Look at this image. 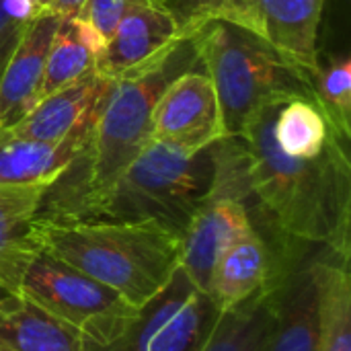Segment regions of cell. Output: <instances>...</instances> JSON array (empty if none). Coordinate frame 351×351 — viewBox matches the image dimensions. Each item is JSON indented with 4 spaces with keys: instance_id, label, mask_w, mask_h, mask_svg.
<instances>
[{
    "instance_id": "obj_1",
    "label": "cell",
    "mask_w": 351,
    "mask_h": 351,
    "mask_svg": "<svg viewBox=\"0 0 351 351\" xmlns=\"http://www.w3.org/2000/svg\"><path fill=\"white\" fill-rule=\"evenodd\" d=\"M280 105L261 109L241 138L253 226L271 251L302 243L351 257V160L333 132L315 158L284 154L274 140Z\"/></svg>"
},
{
    "instance_id": "obj_2",
    "label": "cell",
    "mask_w": 351,
    "mask_h": 351,
    "mask_svg": "<svg viewBox=\"0 0 351 351\" xmlns=\"http://www.w3.org/2000/svg\"><path fill=\"white\" fill-rule=\"evenodd\" d=\"M202 68L189 37L156 60L113 78L82 154L47 189L39 216L76 218L148 144L152 109L171 80Z\"/></svg>"
},
{
    "instance_id": "obj_3",
    "label": "cell",
    "mask_w": 351,
    "mask_h": 351,
    "mask_svg": "<svg viewBox=\"0 0 351 351\" xmlns=\"http://www.w3.org/2000/svg\"><path fill=\"white\" fill-rule=\"evenodd\" d=\"M41 253L86 274L142 308L181 267V237L154 222L43 218L33 222Z\"/></svg>"
},
{
    "instance_id": "obj_4",
    "label": "cell",
    "mask_w": 351,
    "mask_h": 351,
    "mask_svg": "<svg viewBox=\"0 0 351 351\" xmlns=\"http://www.w3.org/2000/svg\"><path fill=\"white\" fill-rule=\"evenodd\" d=\"M187 29L199 66L212 80L224 138H241L247 123L269 105L315 101L313 76L251 31L226 21H204Z\"/></svg>"
},
{
    "instance_id": "obj_5",
    "label": "cell",
    "mask_w": 351,
    "mask_h": 351,
    "mask_svg": "<svg viewBox=\"0 0 351 351\" xmlns=\"http://www.w3.org/2000/svg\"><path fill=\"white\" fill-rule=\"evenodd\" d=\"M214 171V146L187 152L150 140L76 218L154 222L181 237L208 195Z\"/></svg>"
},
{
    "instance_id": "obj_6",
    "label": "cell",
    "mask_w": 351,
    "mask_h": 351,
    "mask_svg": "<svg viewBox=\"0 0 351 351\" xmlns=\"http://www.w3.org/2000/svg\"><path fill=\"white\" fill-rule=\"evenodd\" d=\"M21 294L72 327L97 351L115 346L140 313L115 290L41 251L23 278Z\"/></svg>"
},
{
    "instance_id": "obj_7",
    "label": "cell",
    "mask_w": 351,
    "mask_h": 351,
    "mask_svg": "<svg viewBox=\"0 0 351 351\" xmlns=\"http://www.w3.org/2000/svg\"><path fill=\"white\" fill-rule=\"evenodd\" d=\"M185 27L226 21L251 31L306 74L319 68V27L325 0H177Z\"/></svg>"
},
{
    "instance_id": "obj_8",
    "label": "cell",
    "mask_w": 351,
    "mask_h": 351,
    "mask_svg": "<svg viewBox=\"0 0 351 351\" xmlns=\"http://www.w3.org/2000/svg\"><path fill=\"white\" fill-rule=\"evenodd\" d=\"M220 311L179 267L162 292L146 302L130 331L103 351H199Z\"/></svg>"
},
{
    "instance_id": "obj_9",
    "label": "cell",
    "mask_w": 351,
    "mask_h": 351,
    "mask_svg": "<svg viewBox=\"0 0 351 351\" xmlns=\"http://www.w3.org/2000/svg\"><path fill=\"white\" fill-rule=\"evenodd\" d=\"M319 247L290 243L278 251L280 274L271 327L263 351H317L319 348Z\"/></svg>"
},
{
    "instance_id": "obj_10",
    "label": "cell",
    "mask_w": 351,
    "mask_h": 351,
    "mask_svg": "<svg viewBox=\"0 0 351 351\" xmlns=\"http://www.w3.org/2000/svg\"><path fill=\"white\" fill-rule=\"evenodd\" d=\"M150 140L187 152H199L224 140L218 99L202 68L187 70L167 84L152 109Z\"/></svg>"
},
{
    "instance_id": "obj_11",
    "label": "cell",
    "mask_w": 351,
    "mask_h": 351,
    "mask_svg": "<svg viewBox=\"0 0 351 351\" xmlns=\"http://www.w3.org/2000/svg\"><path fill=\"white\" fill-rule=\"evenodd\" d=\"M189 35L169 0H130L97 58L95 72L113 80L156 60Z\"/></svg>"
},
{
    "instance_id": "obj_12",
    "label": "cell",
    "mask_w": 351,
    "mask_h": 351,
    "mask_svg": "<svg viewBox=\"0 0 351 351\" xmlns=\"http://www.w3.org/2000/svg\"><path fill=\"white\" fill-rule=\"evenodd\" d=\"M58 25L60 16L51 10L37 12L10 51L0 78V128L14 125L41 101L45 60Z\"/></svg>"
},
{
    "instance_id": "obj_13",
    "label": "cell",
    "mask_w": 351,
    "mask_h": 351,
    "mask_svg": "<svg viewBox=\"0 0 351 351\" xmlns=\"http://www.w3.org/2000/svg\"><path fill=\"white\" fill-rule=\"evenodd\" d=\"M111 82V78L93 72L62 90L43 97L8 130L16 136L41 142H62L84 134L93 128Z\"/></svg>"
},
{
    "instance_id": "obj_14",
    "label": "cell",
    "mask_w": 351,
    "mask_h": 351,
    "mask_svg": "<svg viewBox=\"0 0 351 351\" xmlns=\"http://www.w3.org/2000/svg\"><path fill=\"white\" fill-rule=\"evenodd\" d=\"M278 269L280 259L269 243L249 224L220 253L208 284V296L220 313L230 311L263 292L278 276Z\"/></svg>"
},
{
    "instance_id": "obj_15",
    "label": "cell",
    "mask_w": 351,
    "mask_h": 351,
    "mask_svg": "<svg viewBox=\"0 0 351 351\" xmlns=\"http://www.w3.org/2000/svg\"><path fill=\"white\" fill-rule=\"evenodd\" d=\"M47 189V185L0 187V302L21 292L23 278L39 253L33 222Z\"/></svg>"
},
{
    "instance_id": "obj_16",
    "label": "cell",
    "mask_w": 351,
    "mask_h": 351,
    "mask_svg": "<svg viewBox=\"0 0 351 351\" xmlns=\"http://www.w3.org/2000/svg\"><path fill=\"white\" fill-rule=\"evenodd\" d=\"M88 132L62 142H41L0 128V187H51L82 154Z\"/></svg>"
},
{
    "instance_id": "obj_17",
    "label": "cell",
    "mask_w": 351,
    "mask_h": 351,
    "mask_svg": "<svg viewBox=\"0 0 351 351\" xmlns=\"http://www.w3.org/2000/svg\"><path fill=\"white\" fill-rule=\"evenodd\" d=\"M0 351H97L25 294L0 302Z\"/></svg>"
},
{
    "instance_id": "obj_18",
    "label": "cell",
    "mask_w": 351,
    "mask_h": 351,
    "mask_svg": "<svg viewBox=\"0 0 351 351\" xmlns=\"http://www.w3.org/2000/svg\"><path fill=\"white\" fill-rule=\"evenodd\" d=\"M350 259L329 249L321 251L319 274V348L317 351H351Z\"/></svg>"
},
{
    "instance_id": "obj_19",
    "label": "cell",
    "mask_w": 351,
    "mask_h": 351,
    "mask_svg": "<svg viewBox=\"0 0 351 351\" xmlns=\"http://www.w3.org/2000/svg\"><path fill=\"white\" fill-rule=\"evenodd\" d=\"M101 49L103 41L82 19H60L45 60L41 99L93 74Z\"/></svg>"
},
{
    "instance_id": "obj_20",
    "label": "cell",
    "mask_w": 351,
    "mask_h": 351,
    "mask_svg": "<svg viewBox=\"0 0 351 351\" xmlns=\"http://www.w3.org/2000/svg\"><path fill=\"white\" fill-rule=\"evenodd\" d=\"M276 282L278 276L255 298L220 313L199 351H263L274 317Z\"/></svg>"
},
{
    "instance_id": "obj_21",
    "label": "cell",
    "mask_w": 351,
    "mask_h": 351,
    "mask_svg": "<svg viewBox=\"0 0 351 351\" xmlns=\"http://www.w3.org/2000/svg\"><path fill=\"white\" fill-rule=\"evenodd\" d=\"M331 128L311 99H292L278 107L274 117V140L278 148L296 158H315L323 152Z\"/></svg>"
},
{
    "instance_id": "obj_22",
    "label": "cell",
    "mask_w": 351,
    "mask_h": 351,
    "mask_svg": "<svg viewBox=\"0 0 351 351\" xmlns=\"http://www.w3.org/2000/svg\"><path fill=\"white\" fill-rule=\"evenodd\" d=\"M315 103L325 115L331 132L350 144L351 140V60L348 53L331 56L327 64L319 60L313 74Z\"/></svg>"
},
{
    "instance_id": "obj_23",
    "label": "cell",
    "mask_w": 351,
    "mask_h": 351,
    "mask_svg": "<svg viewBox=\"0 0 351 351\" xmlns=\"http://www.w3.org/2000/svg\"><path fill=\"white\" fill-rule=\"evenodd\" d=\"M37 14L27 0H0V60L14 49L29 21Z\"/></svg>"
},
{
    "instance_id": "obj_24",
    "label": "cell",
    "mask_w": 351,
    "mask_h": 351,
    "mask_svg": "<svg viewBox=\"0 0 351 351\" xmlns=\"http://www.w3.org/2000/svg\"><path fill=\"white\" fill-rule=\"evenodd\" d=\"M128 2L130 0H86L78 19H82L97 33V37L103 41V47H105Z\"/></svg>"
},
{
    "instance_id": "obj_25",
    "label": "cell",
    "mask_w": 351,
    "mask_h": 351,
    "mask_svg": "<svg viewBox=\"0 0 351 351\" xmlns=\"http://www.w3.org/2000/svg\"><path fill=\"white\" fill-rule=\"evenodd\" d=\"M84 4L86 0H49L47 10H51L60 19H76Z\"/></svg>"
},
{
    "instance_id": "obj_26",
    "label": "cell",
    "mask_w": 351,
    "mask_h": 351,
    "mask_svg": "<svg viewBox=\"0 0 351 351\" xmlns=\"http://www.w3.org/2000/svg\"><path fill=\"white\" fill-rule=\"evenodd\" d=\"M31 6H33V10H37V12H41V10H45L47 6H49V0H27Z\"/></svg>"
},
{
    "instance_id": "obj_27",
    "label": "cell",
    "mask_w": 351,
    "mask_h": 351,
    "mask_svg": "<svg viewBox=\"0 0 351 351\" xmlns=\"http://www.w3.org/2000/svg\"><path fill=\"white\" fill-rule=\"evenodd\" d=\"M6 62H8V58H6V60H0V78H2V72H4V66H6Z\"/></svg>"
}]
</instances>
